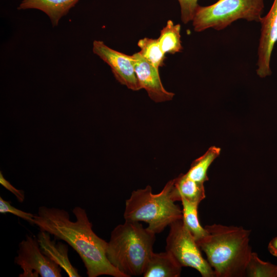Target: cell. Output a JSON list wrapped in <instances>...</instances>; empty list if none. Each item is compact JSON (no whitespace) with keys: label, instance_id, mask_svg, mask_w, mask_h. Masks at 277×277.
<instances>
[{"label":"cell","instance_id":"cell-1","mask_svg":"<svg viewBox=\"0 0 277 277\" xmlns=\"http://www.w3.org/2000/svg\"><path fill=\"white\" fill-rule=\"evenodd\" d=\"M72 212L76 217L71 221L69 213L63 209L41 206L34 215V224L40 230L53 235L56 240L67 243L82 259L89 277L107 275L126 277L112 265L106 255L108 245L93 231L86 210L75 207Z\"/></svg>","mask_w":277,"mask_h":277},{"label":"cell","instance_id":"cell-2","mask_svg":"<svg viewBox=\"0 0 277 277\" xmlns=\"http://www.w3.org/2000/svg\"><path fill=\"white\" fill-rule=\"evenodd\" d=\"M207 234L196 241L216 277H243L252 253L250 230L242 227L206 225Z\"/></svg>","mask_w":277,"mask_h":277},{"label":"cell","instance_id":"cell-3","mask_svg":"<svg viewBox=\"0 0 277 277\" xmlns=\"http://www.w3.org/2000/svg\"><path fill=\"white\" fill-rule=\"evenodd\" d=\"M155 233L139 222L126 221L111 233L106 255L126 277L143 275L153 253Z\"/></svg>","mask_w":277,"mask_h":277},{"label":"cell","instance_id":"cell-4","mask_svg":"<svg viewBox=\"0 0 277 277\" xmlns=\"http://www.w3.org/2000/svg\"><path fill=\"white\" fill-rule=\"evenodd\" d=\"M173 183L174 179L169 181L157 194L152 193L150 185L132 191L125 202V220L147 223V229L155 234L172 222L182 220V210L170 196Z\"/></svg>","mask_w":277,"mask_h":277},{"label":"cell","instance_id":"cell-5","mask_svg":"<svg viewBox=\"0 0 277 277\" xmlns=\"http://www.w3.org/2000/svg\"><path fill=\"white\" fill-rule=\"evenodd\" d=\"M264 9V0H219L211 5H199L192 25L195 31L201 32L222 30L239 19L260 22Z\"/></svg>","mask_w":277,"mask_h":277},{"label":"cell","instance_id":"cell-6","mask_svg":"<svg viewBox=\"0 0 277 277\" xmlns=\"http://www.w3.org/2000/svg\"><path fill=\"white\" fill-rule=\"evenodd\" d=\"M169 227L166 251L171 253L182 267L193 268L203 277H214L213 270L202 256L196 240L182 219L172 222Z\"/></svg>","mask_w":277,"mask_h":277},{"label":"cell","instance_id":"cell-7","mask_svg":"<svg viewBox=\"0 0 277 277\" xmlns=\"http://www.w3.org/2000/svg\"><path fill=\"white\" fill-rule=\"evenodd\" d=\"M14 263L23 270L19 277H61L62 268L41 251L37 237L27 235L18 244Z\"/></svg>","mask_w":277,"mask_h":277},{"label":"cell","instance_id":"cell-8","mask_svg":"<svg viewBox=\"0 0 277 277\" xmlns=\"http://www.w3.org/2000/svg\"><path fill=\"white\" fill-rule=\"evenodd\" d=\"M92 51L110 67L115 78L121 84L133 91L142 89L135 73L132 55L112 49L103 41L97 40L93 43Z\"/></svg>","mask_w":277,"mask_h":277},{"label":"cell","instance_id":"cell-9","mask_svg":"<svg viewBox=\"0 0 277 277\" xmlns=\"http://www.w3.org/2000/svg\"><path fill=\"white\" fill-rule=\"evenodd\" d=\"M261 34L258 47L257 74L261 77L271 75L270 66L272 52L277 42V0L272 5L264 17H262Z\"/></svg>","mask_w":277,"mask_h":277},{"label":"cell","instance_id":"cell-10","mask_svg":"<svg viewBox=\"0 0 277 277\" xmlns=\"http://www.w3.org/2000/svg\"><path fill=\"white\" fill-rule=\"evenodd\" d=\"M132 55L137 80L141 88L146 90L150 98L157 103L171 100L174 94L164 88L159 69L144 58L139 52Z\"/></svg>","mask_w":277,"mask_h":277},{"label":"cell","instance_id":"cell-11","mask_svg":"<svg viewBox=\"0 0 277 277\" xmlns=\"http://www.w3.org/2000/svg\"><path fill=\"white\" fill-rule=\"evenodd\" d=\"M50 234L39 230L37 238L42 252L58 264L69 277H80L77 269L71 263L68 256V247L62 243H56V239L51 240Z\"/></svg>","mask_w":277,"mask_h":277},{"label":"cell","instance_id":"cell-12","mask_svg":"<svg viewBox=\"0 0 277 277\" xmlns=\"http://www.w3.org/2000/svg\"><path fill=\"white\" fill-rule=\"evenodd\" d=\"M79 0H23L18 10L35 9L45 13L53 27L56 26L62 17L66 15Z\"/></svg>","mask_w":277,"mask_h":277},{"label":"cell","instance_id":"cell-13","mask_svg":"<svg viewBox=\"0 0 277 277\" xmlns=\"http://www.w3.org/2000/svg\"><path fill=\"white\" fill-rule=\"evenodd\" d=\"M182 266L169 252L152 254L143 274L144 277H179Z\"/></svg>","mask_w":277,"mask_h":277},{"label":"cell","instance_id":"cell-14","mask_svg":"<svg viewBox=\"0 0 277 277\" xmlns=\"http://www.w3.org/2000/svg\"><path fill=\"white\" fill-rule=\"evenodd\" d=\"M170 196L174 202L181 201L184 198L199 205L206 197L204 183L191 180L185 174H181L174 179Z\"/></svg>","mask_w":277,"mask_h":277},{"label":"cell","instance_id":"cell-15","mask_svg":"<svg viewBox=\"0 0 277 277\" xmlns=\"http://www.w3.org/2000/svg\"><path fill=\"white\" fill-rule=\"evenodd\" d=\"M221 152V148L215 146L210 147L201 156L195 160L186 175L191 180L197 182L204 183L209 179L207 171L214 160L217 157Z\"/></svg>","mask_w":277,"mask_h":277},{"label":"cell","instance_id":"cell-16","mask_svg":"<svg viewBox=\"0 0 277 277\" xmlns=\"http://www.w3.org/2000/svg\"><path fill=\"white\" fill-rule=\"evenodd\" d=\"M180 31L181 25H174L171 20L161 30L157 41L164 53L174 54L182 50Z\"/></svg>","mask_w":277,"mask_h":277},{"label":"cell","instance_id":"cell-17","mask_svg":"<svg viewBox=\"0 0 277 277\" xmlns=\"http://www.w3.org/2000/svg\"><path fill=\"white\" fill-rule=\"evenodd\" d=\"M181 201L183 206V223L196 241H199L207 234V231L205 227L202 226L199 220V204L190 202L184 198H182Z\"/></svg>","mask_w":277,"mask_h":277},{"label":"cell","instance_id":"cell-18","mask_svg":"<svg viewBox=\"0 0 277 277\" xmlns=\"http://www.w3.org/2000/svg\"><path fill=\"white\" fill-rule=\"evenodd\" d=\"M141 49L139 53L150 64L157 68L164 65L165 53L162 51L157 39L145 37L137 43Z\"/></svg>","mask_w":277,"mask_h":277},{"label":"cell","instance_id":"cell-19","mask_svg":"<svg viewBox=\"0 0 277 277\" xmlns=\"http://www.w3.org/2000/svg\"><path fill=\"white\" fill-rule=\"evenodd\" d=\"M245 276L249 277H276L277 265L261 260L252 252L248 263Z\"/></svg>","mask_w":277,"mask_h":277},{"label":"cell","instance_id":"cell-20","mask_svg":"<svg viewBox=\"0 0 277 277\" xmlns=\"http://www.w3.org/2000/svg\"><path fill=\"white\" fill-rule=\"evenodd\" d=\"M0 213H10L13 214L28 222L30 224L34 225V214L26 212L12 206L9 201L0 197Z\"/></svg>","mask_w":277,"mask_h":277},{"label":"cell","instance_id":"cell-21","mask_svg":"<svg viewBox=\"0 0 277 277\" xmlns=\"http://www.w3.org/2000/svg\"><path fill=\"white\" fill-rule=\"evenodd\" d=\"M180 4L181 19L184 24L192 21L199 7L198 0H177Z\"/></svg>","mask_w":277,"mask_h":277},{"label":"cell","instance_id":"cell-22","mask_svg":"<svg viewBox=\"0 0 277 277\" xmlns=\"http://www.w3.org/2000/svg\"><path fill=\"white\" fill-rule=\"evenodd\" d=\"M0 184L6 189L12 192L16 197L17 201L23 203L25 200V193L23 190H18L13 187L4 177L2 171L0 172Z\"/></svg>","mask_w":277,"mask_h":277},{"label":"cell","instance_id":"cell-23","mask_svg":"<svg viewBox=\"0 0 277 277\" xmlns=\"http://www.w3.org/2000/svg\"><path fill=\"white\" fill-rule=\"evenodd\" d=\"M268 249L272 255L277 257V236L271 240L268 244Z\"/></svg>","mask_w":277,"mask_h":277}]
</instances>
